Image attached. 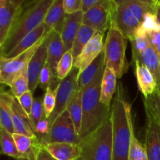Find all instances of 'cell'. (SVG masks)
<instances>
[{"instance_id": "cell-20", "label": "cell", "mask_w": 160, "mask_h": 160, "mask_svg": "<svg viewBox=\"0 0 160 160\" xmlns=\"http://www.w3.org/2000/svg\"><path fill=\"white\" fill-rule=\"evenodd\" d=\"M65 17L63 0H54L44 20V23L48 32L54 31L61 34L65 22Z\"/></svg>"}, {"instance_id": "cell-27", "label": "cell", "mask_w": 160, "mask_h": 160, "mask_svg": "<svg viewBox=\"0 0 160 160\" xmlns=\"http://www.w3.org/2000/svg\"><path fill=\"white\" fill-rule=\"evenodd\" d=\"M82 95L83 92L78 88L73 95L67 107V109L70 112V117L73 120L75 129L79 134H81L83 120Z\"/></svg>"}, {"instance_id": "cell-13", "label": "cell", "mask_w": 160, "mask_h": 160, "mask_svg": "<svg viewBox=\"0 0 160 160\" xmlns=\"http://www.w3.org/2000/svg\"><path fill=\"white\" fill-rule=\"evenodd\" d=\"M105 33H96L81 54L73 62V67L79 70V73L85 70L101 54L104 48L103 37Z\"/></svg>"}, {"instance_id": "cell-2", "label": "cell", "mask_w": 160, "mask_h": 160, "mask_svg": "<svg viewBox=\"0 0 160 160\" xmlns=\"http://www.w3.org/2000/svg\"><path fill=\"white\" fill-rule=\"evenodd\" d=\"M53 1L54 0L24 2L7 38L0 47L1 57L7 56L25 36L44 23L47 12Z\"/></svg>"}, {"instance_id": "cell-37", "label": "cell", "mask_w": 160, "mask_h": 160, "mask_svg": "<svg viewBox=\"0 0 160 160\" xmlns=\"http://www.w3.org/2000/svg\"><path fill=\"white\" fill-rule=\"evenodd\" d=\"M131 42L132 44V57L134 62L138 58L139 55L151 45L148 36L135 37L131 41Z\"/></svg>"}, {"instance_id": "cell-15", "label": "cell", "mask_w": 160, "mask_h": 160, "mask_svg": "<svg viewBox=\"0 0 160 160\" xmlns=\"http://www.w3.org/2000/svg\"><path fill=\"white\" fill-rule=\"evenodd\" d=\"M12 110L15 134H23L31 138L38 137L29 115L23 110L18 99L15 97L12 103Z\"/></svg>"}, {"instance_id": "cell-9", "label": "cell", "mask_w": 160, "mask_h": 160, "mask_svg": "<svg viewBox=\"0 0 160 160\" xmlns=\"http://www.w3.org/2000/svg\"><path fill=\"white\" fill-rule=\"evenodd\" d=\"M78 74L79 70L73 67L68 76L59 83L56 89V107L52 115L48 119L51 126L57 117L67 109L72 96L78 89Z\"/></svg>"}, {"instance_id": "cell-23", "label": "cell", "mask_w": 160, "mask_h": 160, "mask_svg": "<svg viewBox=\"0 0 160 160\" xmlns=\"http://www.w3.org/2000/svg\"><path fill=\"white\" fill-rule=\"evenodd\" d=\"M14 96L11 92L2 91L0 95V126L10 134H15L12 123V103Z\"/></svg>"}, {"instance_id": "cell-10", "label": "cell", "mask_w": 160, "mask_h": 160, "mask_svg": "<svg viewBox=\"0 0 160 160\" xmlns=\"http://www.w3.org/2000/svg\"><path fill=\"white\" fill-rule=\"evenodd\" d=\"M112 0H101V2L84 13L83 24L99 33L109 30L112 21Z\"/></svg>"}, {"instance_id": "cell-22", "label": "cell", "mask_w": 160, "mask_h": 160, "mask_svg": "<svg viewBox=\"0 0 160 160\" xmlns=\"http://www.w3.org/2000/svg\"><path fill=\"white\" fill-rule=\"evenodd\" d=\"M17 148L24 160H36L42 147L38 137L31 138L20 134H12Z\"/></svg>"}, {"instance_id": "cell-1", "label": "cell", "mask_w": 160, "mask_h": 160, "mask_svg": "<svg viewBox=\"0 0 160 160\" xmlns=\"http://www.w3.org/2000/svg\"><path fill=\"white\" fill-rule=\"evenodd\" d=\"M112 125V160H129L131 141L134 135L131 106L121 84L117 87L111 109Z\"/></svg>"}, {"instance_id": "cell-45", "label": "cell", "mask_w": 160, "mask_h": 160, "mask_svg": "<svg viewBox=\"0 0 160 160\" xmlns=\"http://www.w3.org/2000/svg\"><path fill=\"white\" fill-rule=\"evenodd\" d=\"M157 91L159 92V94H160V78H159V81H158V83H157Z\"/></svg>"}, {"instance_id": "cell-31", "label": "cell", "mask_w": 160, "mask_h": 160, "mask_svg": "<svg viewBox=\"0 0 160 160\" xmlns=\"http://www.w3.org/2000/svg\"><path fill=\"white\" fill-rule=\"evenodd\" d=\"M145 112H148L160 126V94L156 89L154 93L144 98Z\"/></svg>"}, {"instance_id": "cell-38", "label": "cell", "mask_w": 160, "mask_h": 160, "mask_svg": "<svg viewBox=\"0 0 160 160\" xmlns=\"http://www.w3.org/2000/svg\"><path fill=\"white\" fill-rule=\"evenodd\" d=\"M63 8L66 15L82 11V0H63Z\"/></svg>"}, {"instance_id": "cell-24", "label": "cell", "mask_w": 160, "mask_h": 160, "mask_svg": "<svg viewBox=\"0 0 160 160\" xmlns=\"http://www.w3.org/2000/svg\"><path fill=\"white\" fill-rule=\"evenodd\" d=\"M104 52L102 51L94 62H92L85 70L78 74V88L83 91L88 87L98 76V73L104 70Z\"/></svg>"}, {"instance_id": "cell-34", "label": "cell", "mask_w": 160, "mask_h": 160, "mask_svg": "<svg viewBox=\"0 0 160 160\" xmlns=\"http://www.w3.org/2000/svg\"><path fill=\"white\" fill-rule=\"evenodd\" d=\"M129 160H148L145 145L142 143L135 135L131 141L129 152Z\"/></svg>"}, {"instance_id": "cell-43", "label": "cell", "mask_w": 160, "mask_h": 160, "mask_svg": "<svg viewBox=\"0 0 160 160\" xmlns=\"http://www.w3.org/2000/svg\"><path fill=\"white\" fill-rule=\"evenodd\" d=\"M36 160H57L56 158L53 157L43 146L41 148L38 154L37 159Z\"/></svg>"}, {"instance_id": "cell-39", "label": "cell", "mask_w": 160, "mask_h": 160, "mask_svg": "<svg viewBox=\"0 0 160 160\" xmlns=\"http://www.w3.org/2000/svg\"><path fill=\"white\" fill-rule=\"evenodd\" d=\"M18 99L19 102H20V106H22V108L23 109V110L27 112V113L29 115L31 114V109H32L33 102H34V99L33 98V93L31 91H28L26 93H24L23 95H22L21 96L17 98Z\"/></svg>"}, {"instance_id": "cell-17", "label": "cell", "mask_w": 160, "mask_h": 160, "mask_svg": "<svg viewBox=\"0 0 160 160\" xmlns=\"http://www.w3.org/2000/svg\"><path fill=\"white\" fill-rule=\"evenodd\" d=\"M50 32H48L47 30L46 26L45 23H42V24L39 25L37 28L31 31V33L25 36L17 45L12 48V51L7 55V56H4L5 59H12L14 57H17L19 55L22 54L23 52H26L27 50L30 49L32 48L34 45L40 42L41 40L46 37Z\"/></svg>"}, {"instance_id": "cell-36", "label": "cell", "mask_w": 160, "mask_h": 160, "mask_svg": "<svg viewBox=\"0 0 160 160\" xmlns=\"http://www.w3.org/2000/svg\"><path fill=\"white\" fill-rule=\"evenodd\" d=\"M45 117H45V109H44L43 99H42V97L34 98L32 109H31V114H30V119H31V123L34 126V130H35L37 123Z\"/></svg>"}, {"instance_id": "cell-40", "label": "cell", "mask_w": 160, "mask_h": 160, "mask_svg": "<svg viewBox=\"0 0 160 160\" xmlns=\"http://www.w3.org/2000/svg\"><path fill=\"white\" fill-rule=\"evenodd\" d=\"M50 128H51V125H50L49 121L46 117L40 120L35 127V132L38 137L39 138L48 134L50 131Z\"/></svg>"}, {"instance_id": "cell-21", "label": "cell", "mask_w": 160, "mask_h": 160, "mask_svg": "<svg viewBox=\"0 0 160 160\" xmlns=\"http://www.w3.org/2000/svg\"><path fill=\"white\" fill-rule=\"evenodd\" d=\"M43 147L57 160H78L81 156L80 145L56 142L43 145Z\"/></svg>"}, {"instance_id": "cell-26", "label": "cell", "mask_w": 160, "mask_h": 160, "mask_svg": "<svg viewBox=\"0 0 160 160\" xmlns=\"http://www.w3.org/2000/svg\"><path fill=\"white\" fill-rule=\"evenodd\" d=\"M136 60L140 61L149 70L158 83L160 78V56L152 44L139 55Z\"/></svg>"}, {"instance_id": "cell-41", "label": "cell", "mask_w": 160, "mask_h": 160, "mask_svg": "<svg viewBox=\"0 0 160 160\" xmlns=\"http://www.w3.org/2000/svg\"><path fill=\"white\" fill-rule=\"evenodd\" d=\"M148 38H149L152 45L156 48L160 56V31L150 34L148 35Z\"/></svg>"}, {"instance_id": "cell-33", "label": "cell", "mask_w": 160, "mask_h": 160, "mask_svg": "<svg viewBox=\"0 0 160 160\" xmlns=\"http://www.w3.org/2000/svg\"><path fill=\"white\" fill-rule=\"evenodd\" d=\"M10 92L15 98H19L29 91V82H28V72L22 73L16 78L9 85Z\"/></svg>"}, {"instance_id": "cell-5", "label": "cell", "mask_w": 160, "mask_h": 160, "mask_svg": "<svg viewBox=\"0 0 160 160\" xmlns=\"http://www.w3.org/2000/svg\"><path fill=\"white\" fill-rule=\"evenodd\" d=\"M78 160H112V125L111 115L95 131L82 139Z\"/></svg>"}, {"instance_id": "cell-29", "label": "cell", "mask_w": 160, "mask_h": 160, "mask_svg": "<svg viewBox=\"0 0 160 160\" xmlns=\"http://www.w3.org/2000/svg\"><path fill=\"white\" fill-rule=\"evenodd\" d=\"M2 153L16 160H24L17 148L13 135L4 129H0Z\"/></svg>"}, {"instance_id": "cell-28", "label": "cell", "mask_w": 160, "mask_h": 160, "mask_svg": "<svg viewBox=\"0 0 160 160\" xmlns=\"http://www.w3.org/2000/svg\"><path fill=\"white\" fill-rule=\"evenodd\" d=\"M96 33L98 32L95 31L93 28H90L87 25L82 24L76 38H75L73 47H72L73 60H75L78 56L81 54L84 47L88 44V42L92 40V38L95 35Z\"/></svg>"}, {"instance_id": "cell-44", "label": "cell", "mask_w": 160, "mask_h": 160, "mask_svg": "<svg viewBox=\"0 0 160 160\" xmlns=\"http://www.w3.org/2000/svg\"><path fill=\"white\" fill-rule=\"evenodd\" d=\"M156 16H157L158 20H159L160 23V1H158V5H157V8H156Z\"/></svg>"}, {"instance_id": "cell-30", "label": "cell", "mask_w": 160, "mask_h": 160, "mask_svg": "<svg viewBox=\"0 0 160 160\" xmlns=\"http://www.w3.org/2000/svg\"><path fill=\"white\" fill-rule=\"evenodd\" d=\"M159 31L160 23L156 12H148L145 15L142 24L136 31L134 38L138 36H148L152 33L159 32Z\"/></svg>"}, {"instance_id": "cell-16", "label": "cell", "mask_w": 160, "mask_h": 160, "mask_svg": "<svg viewBox=\"0 0 160 160\" xmlns=\"http://www.w3.org/2000/svg\"><path fill=\"white\" fill-rule=\"evenodd\" d=\"M83 17L84 12L82 11L71 15H66L63 28L60 34L66 52L72 50L75 38L83 24Z\"/></svg>"}, {"instance_id": "cell-18", "label": "cell", "mask_w": 160, "mask_h": 160, "mask_svg": "<svg viewBox=\"0 0 160 160\" xmlns=\"http://www.w3.org/2000/svg\"><path fill=\"white\" fill-rule=\"evenodd\" d=\"M65 52V47L60 33L52 31L48 35V64L51 68L53 77L56 79H57L56 70H57L58 64Z\"/></svg>"}, {"instance_id": "cell-32", "label": "cell", "mask_w": 160, "mask_h": 160, "mask_svg": "<svg viewBox=\"0 0 160 160\" xmlns=\"http://www.w3.org/2000/svg\"><path fill=\"white\" fill-rule=\"evenodd\" d=\"M73 62L74 60L72 50L66 52L58 64L56 70V77L58 80L62 81L68 76L73 68Z\"/></svg>"}, {"instance_id": "cell-12", "label": "cell", "mask_w": 160, "mask_h": 160, "mask_svg": "<svg viewBox=\"0 0 160 160\" xmlns=\"http://www.w3.org/2000/svg\"><path fill=\"white\" fill-rule=\"evenodd\" d=\"M49 34L35 52L28 65L27 72L29 82V90L32 93H34L38 85L39 77L42 69L48 62V41Z\"/></svg>"}, {"instance_id": "cell-42", "label": "cell", "mask_w": 160, "mask_h": 160, "mask_svg": "<svg viewBox=\"0 0 160 160\" xmlns=\"http://www.w3.org/2000/svg\"><path fill=\"white\" fill-rule=\"evenodd\" d=\"M101 2V0H82V12L85 13Z\"/></svg>"}, {"instance_id": "cell-14", "label": "cell", "mask_w": 160, "mask_h": 160, "mask_svg": "<svg viewBox=\"0 0 160 160\" xmlns=\"http://www.w3.org/2000/svg\"><path fill=\"white\" fill-rule=\"evenodd\" d=\"M146 114L145 146L148 160H160V126L152 117Z\"/></svg>"}, {"instance_id": "cell-6", "label": "cell", "mask_w": 160, "mask_h": 160, "mask_svg": "<svg viewBox=\"0 0 160 160\" xmlns=\"http://www.w3.org/2000/svg\"><path fill=\"white\" fill-rule=\"evenodd\" d=\"M127 42L128 38L124 34L115 23L111 22L103 48L104 62L105 67L113 69L117 78H121L128 68L126 59Z\"/></svg>"}, {"instance_id": "cell-7", "label": "cell", "mask_w": 160, "mask_h": 160, "mask_svg": "<svg viewBox=\"0 0 160 160\" xmlns=\"http://www.w3.org/2000/svg\"><path fill=\"white\" fill-rule=\"evenodd\" d=\"M38 138L42 146L56 142L80 145L82 141L80 134L75 129L73 120L67 109L63 111L55 120L50 128L48 134Z\"/></svg>"}, {"instance_id": "cell-4", "label": "cell", "mask_w": 160, "mask_h": 160, "mask_svg": "<svg viewBox=\"0 0 160 160\" xmlns=\"http://www.w3.org/2000/svg\"><path fill=\"white\" fill-rule=\"evenodd\" d=\"M105 69V68H104ZM104 70H102L92 84L83 90V120L81 130V139H84L98 129L111 115L112 106L101 102V84Z\"/></svg>"}, {"instance_id": "cell-11", "label": "cell", "mask_w": 160, "mask_h": 160, "mask_svg": "<svg viewBox=\"0 0 160 160\" xmlns=\"http://www.w3.org/2000/svg\"><path fill=\"white\" fill-rule=\"evenodd\" d=\"M24 2V0H0V47L7 38Z\"/></svg>"}, {"instance_id": "cell-35", "label": "cell", "mask_w": 160, "mask_h": 160, "mask_svg": "<svg viewBox=\"0 0 160 160\" xmlns=\"http://www.w3.org/2000/svg\"><path fill=\"white\" fill-rule=\"evenodd\" d=\"M56 89L49 86L45 92V95L43 98L44 109H45V117L47 119L49 118L50 116L54 111L56 103Z\"/></svg>"}, {"instance_id": "cell-25", "label": "cell", "mask_w": 160, "mask_h": 160, "mask_svg": "<svg viewBox=\"0 0 160 160\" xmlns=\"http://www.w3.org/2000/svg\"><path fill=\"white\" fill-rule=\"evenodd\" d=\"M117 76L113 69L105 67L101 84V102L106 106H112V99L117 89Z\"/></svg>"}, {"instance_id": "cell-19", "label": "cell", "mask_w": 160, "mask_h": 160, "mask_svg": "<svg viewBox=\"0 0 160 160\" xmlns=\"http://www.w3.org/2000/svg\"><path fill=\"white\" fill-rule=\"evenodd\" d=\"M134 62L135 65V76L138 88L144 98H147L156 91L157 81L149 70L140 61L136 60Z\"/></svg>"}, {"instance_id": "cell-3", "label": "cell", "mask_w": 160, "mask_h": 160, "mask_svg": "<svg viewBox=\"0 0 160 160\" xmlns=\"http://www.w3.org/2000/svg\"><path fill=\"white\" fill-rule=\"evenodd\" d=\"M158 1L112 0V23H115L128 40L131 41L142 24L145 15L156 12Z\"/></svg>"}, {"instance_id": "cell-8", "label": "cell", "mask_w": 160, "mask_h": 160, "mask_svg": "<svg viewBox=\"0 0 160 160\" xmlns=\"http://www.w3.org/2000/svg\"><path fill=\"white\" fill-rule=\"evenodd\" d=\"M48 36V35H47ZM46 36V37H47ZM46 37L38 42L32 48L12 59L1 58L0 60V82L9 86L12 81L22 73L28 71V67L33 56Z\"/></svg>"}]
</instances>
